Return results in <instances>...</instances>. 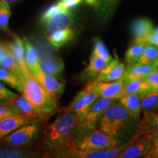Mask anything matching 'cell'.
<instances>
[{"label": "cell", "instance_id": "obj_1", "mask_svg": "<svg viewBox=\"0 0 158 158\" xmlns=\"http://www.w3.org/2000/svg\"><path fill=\"white\" fill-rule=\"evenodd\" d=\"M78 118V114L63 110L45 133L43 145L48 152L47 155L68 157L69 154L76 149Z\"/></svg>", "mask_w": 158, "mask_h": 158}, {"label": "cell", "instance_id": "obj_2", "mask_svg": "<svg viewBox=\"0 0 158 158\" xmlns=\"http://www.w3.org/2000/svg\"><path fill=\"white\" fill-rule=\"evenodd\" d=\"M138 120L116 100L106 108L98 124L106 135L122 142L133 133Z\"/></svg>", "mask_w": 158, "mask_h": 158}, {"label": "cell", "instance_id": "obj_3", "mask_svg": "<svg viewBox=\"0 0 158 158\" xmlns=\"http://www.w3.org/2000/svg\"><path fill=\"white\" fill-rule=\"evenodd\" d=\"M23 94L31 104L39 117L45 118L57 109V100L40 84L31 71L23 72L19 77Z\"/></svg>", "mask_w": 158, "mask_h": 158}, {"label": "cell", "instance_id": "obj_4", "mask_svg": "<svg viewBox=\"0 0 158 158\" xmlns=\"http://www.w3.org/2000/svg\"><path fill=\"white\" fill-rule=\"evenodd\" d=\"M116 100L115 99L100 98L97 99L88 108L84 115L79 117L76 127V139L86 132L96 127L106 108Z\"/></svg>", "mask_w": 158, "mask_h": 158}, {"label": "cell", "instance_id": "obj_5", "mask_svg": "<svg viewBox=\"0 0 158 158\" xmlns=\"http://www.w3.org/2000/svg\"><path fill=\"white\" fill-rule=\"evenodd\" d=\"M121 143L122 142L110 137L97 127L86 132L76 139L77 148L83 150L109 149Z\"/></svg>", "mask_w": 158, "mask_h": 158}, {"label": "cell", "instance_id": "obj_6", "mask_svg": "<svg viewBox=\"0 0 158 158\" xmlns=\"http://www.w3.org/2000/svg\"><path fill=\"white\" fill-rule=\"evenodd\" d=\"M39 131V127L36 123L28 122L3 138L2 144L10 148L25 147L36 139Z\"/></svg>", "mask_w": 158, "mask_h": 158}, {"label": "cell", "instance_id": "obj_7", "mask_svg": "<svg viewBox=\"0 0 158 158\" xmlns=\"http://www.w3.org/2000/svg\"><path fill=\"white\" fill-rule=\"evenodd\" d=\"M87 86L93 89L100 98L118 100L124 94L122 79L111 82H102L94 78L88 83Z\"/></svg>", "mask_w": 158, "mask_h": 158}, {"label": "cell", "instance_id": "obj_8", "mask_svg": "<svg viewBox=\"0 0 158 158\" xmlns=\"http://www.w3.org/2000/svg\"><path fill=\"white\" fill-rule=\"evenodd\" d=\"M98 98V94L95 91L86 85L84 89L76 94L71 103L64 110L75 112L78 114L80 117L84 115L88 108Z\"/></svg>", "mask_w": 158, "mask_h": 158}, {"label": "cell", "instance_id": "obj_9", "mask_svg": "<svg viewBox=\"0 0 158 158\" xmlns=\"http://www.w3.org/2000/svg\"><path fill=\"white\" fill-rule=\"evenodd\" d=\"M73 22V13L70 10L66 9L54 15L42 24L45 27V33L49 35L56 31L70 28Z\"/></svg>", "mask_w": 158, "mask_h": 158}, {"label": "cell", "instance_id": "obj_10", "mask_svg": "<svg viewBox=\"0 0 158 158\" xmlns=\"http://www.w3.org/2000/svg\"><path fill=\"white\" fill-rule=\"evenodd\" d=\"M128 145L121 143L116 147L105 149L83 150L76 148L68 155V157L76 158H113L117 157L118 154Z\"/></svg>", "mask_w": 158, "mask_h": 158}, {"label": "cell", "instance_id": "obj_11", "mask_svg": "<svg viewBox=\"0 0 158 158\" xmlns=\"http://www.w3.org/2000/svg\"><path fill=\"white\" fill-rule=\"evenodd\" d=\"M122 151L118 154V158H135L146 157L153 145L152 140L147 138H140L133 141H130Z\"/></svg>", "mask_w": 158, "mask_h": 158}, {"label": "cell", "instance_id": "obj_12", "mask_svg": "<svg viewBox=\"0 0 158 158\" xmlns=\"http://www.w3.org/2000/svg\"><path fill=\"white\" fill-rule=\"evenodd\" d=\"M125 69L126 67L124 63L120 62L117 57H116L102 69L95 79L102 82H111L122 80Z\"/></svg>", "mask_w": 158, "mask_h": 158}, {"label": "cell", "instance_id": "obj_13", "mask_svg": "<svg viewBox=\"0 0 158 158\" xmlns=\"http://www.w3.org/2000/svg\"><path fill=\"white\" fill-rule=\"evenodd\" d=\"M30 120L21 113L7 116L0 119V140Z\"/></svg>", "mask_w": 158, "mask_h": 158}, {"label": "cell", "instance_id": "obj_14", "mask_svg": "<svg viewBox=\"0 0 158 158\" xmlns=\"http://www.w3.org/2000/svg\"><path fill=\"white\" fill-rule=\"evenodd\" d=\"M153 30L152 23L147 19H136L130 26V31L133 37V43H146L147 37Z\"/></svg>", "mask_w": 158, "mask_h": 158}, {"label": "cell", "instance_id": "obj_15", "mask_svg": "<svg viewBox=\"0 0 158 158\" xmlns=\"http://www.w3.org/2000/svg\"><path fill=\"white\" fill-rule=\"evenodd\" d=\"M47 92L58 99L64 90V84L55 78L54 76L45 73L42 70L34 75Z\"/></svg>", "mask_w": 158, "mask_h": 158}, {"label": "cell", "instance_id": "obj_16", "mask_svg": "<svg viewBox=\"0 0 158 158\" xmlns=\"http://www.w3.org/2000/svg\"><path fill=\"white\" fill-rule=\"evenodd\" d=\"M109 62L105 60L102 57L98 56L92 52L89 58V63L88 66L81 74V79L84 81H92L96 78L102 69Z\"/></svg>", "mask_w": 158, "mask_h": 158}, {"label": "cell", "instance_id": "obj_17", "mask_svg": "<svg viewBox=\"0 0 158 158\" xmlns=\"http://www.w3.org/2000/svg\"><path fill=\"white\" fill-rule=\"evenodd\" d=\"M7 46L10 52L14 57L15 62L19 65L23 72L30 71L25 60V47L23 40L15 35L13 42L7 43Z\"/></svg>", "mask_w": 158, "mask_h": 158}, {"label": "cell", "instance_id": "obj_18", "mask_svg": "<svg viewBox=\"0 0 158 158\" xmlns=\"http://www.w3.org/2000/svg\"><path fill=\"white\" fill-rule=\"evenodd\" d=\"M157 69V66L156 64H138V63L128 64L125 69L122 81H124L133 78H143Z\"/></svg>", "mask_w": 158, "mask_h": 158}, {"label": "cell", "instance_id": "obj_19", "mask_svg": "<svg viewBox=\"0 0 158 158\" xmlns=\"http://www.w3.org/2000/svg\"><path fill=\"white\" fill-rule=\"evenodd\" d=\"M124 91L125 94H135L140 98L153 92L149 84L144 78H133L124 81Z\"/></svg>", "mask_w": 158, "mask_h": 158}, {"label": "cell", "instance_id": "obj_20", "mask_svg": "<svg viewBox=\"0 0 158 158\" xmlns=\"http://www.w3.org/2000/svg\"><path fill=\"white\" fill-rule=\"evenodd\" d=\"M40 64L43 72L51 76L62 74L64 68V62L59 57L50 55L43 56L40 60Z\"/></svg>", "mask_w": 158, "mask_h": 158}, {"label": "cell", "instance_id": "obj_21", "mask_svg": "<svg viewBox=\"0 0 158 158\" xmlns=\"http://www.w3.org/2000/svg\"><path fill=\"white\" fill-rule=\"evenodd\" d=\"M25 47V60L27 66L33 75L40 72L41 68L40 64L39 54L36 48L31 45V43L26 37L23 39Z\"/></svg>", "mask_w": 158, "mask_h": 158}, {"label": "cell", "instance_id": "obj_22", "mask_svg": "<svg viewBox=\"0 0 158 158\" xmlns=\"http://www.w3.org/2000/svg\"><path fill=\"white\" fill-rule=\"evenodd\" d=\"M120 0H98L95 5L97 17L102 22H106L111 18Z\"/></svg>", "mask_w": 158, "mask_h": 158}, {"label": "cell", "instance_id": "obj_23", "mask_svg": "<svg viewBox=\"0 0 158 158\" xmlns=\"http://www.w3.org/2000/svg\"><path fill=\"white\" fill-rule=\"evenodd\" d=\"M118 102L127 109L134 117L140 119L141 113V98L135 94H125L118 99Z\"/></svg>", "mask_w": 158, "mask_h": 158}, {"label": "cell", "instance_id": "obj_24", "mask_svg": "<svg viewBox=\"0 0 158 158\" xmlns=\"http://www.w3.org/2000/svg\"><path fill=\"white\" fill-rule=\"evenodd\" d=\"M75 35L74 31L71 28L56 31L52 34L48 35V40L52 46L56 48L67 44L73 38Z\"/></svg>", "mask_w": 158, "mask_h": 158}, {"label": "cell", "instance_id": "obj_25", "mask_svg": "<svg viewBox=\"0 0 158 158\" xmlns=\"http://www.w3.org/2000/svg\"><path fill=\"white\" fill-rule=\"evenodd\" d=\"M9 102L13 104L19 110L20 113L25 115L29 120L38 116V114L35 111V108H33L31 104L29 102V100L25 98L24 95L20 97L18 96L16 98L11 100Z\"/></svg>", "mask_w": 158, "mask_h": 158}, {"label": "cell", "instance_id": "obj_26", "mask_svg": "<svg viewBox=\"0 0 158 158\" xmlns=\"http://www.w3.org/2000/svg\"><path fill=\"white\" fill-rule=\"evenodd\" d=\"M141 111L143 115L154 114L158 109V92H154L141 98Z\"/></svg>", "mask_w": 158, "mask_h": 158}, {"label": "cell", "instance_id": "obj_27", "mask_svg": "<svg viewBox=\"0 0 158 158\" xmlns=\"http://www.w3.org/2000/svg\"><path fill=\"white\" fill-rule=\"evenodd\" d=\"M158 60V46L150 44L146 45L143 54L136 63L146 64H156Z\"/></svg>", "mask_w": 158, "mask_h": 158}, {"label": "cell", "instance_id": "obj_28", "mask_svg": "<svg viewBox=\"0 0 158 158\" xmlns=\"http://www.w3.org/2000/svg\"><path fill=\"white\" fill-rule=\"evenodd\" d=\"M0 81L6 83L20 92H23L22 85L19 77L2 66H0Z\"/></svg>", "mask_w": 158, "mask_h": 158}, {"label": "cell", "instance_id": "obj_29", "mask_svg": "<svg viewBox=\"0 0 158 158\" xmlns=\"http://www.w3.org/2000/svg\"><path fill=\"white\" fill-rule=\"evenodd\" d=\"M147 43H133L130 45L125 54V62L127 64H133L138 62V60L143 54Z\"/></svg>", "mask_w": 158, "mask_h": 158}, {"label": "cell", "instance_id": "obj_30", "mask_svg": "<svg viewBox=\"0 0 158 158\" xmlns=\"http://www.w3.org/2000/svg\"><path fill=\"white\" fill-rule=\"evenodd\" d=\"M36 154L25 150L16 149V148L0 147V158H27L34 157Z\"/></svg>", "mask_w": 158, "mask_h": 158}, {"label": "cell", "instance_id": "obj_31", "mask_svg": "<svg viewBox=\"0 0 158 158\" xmlns=\"http://www.w3.org/2000/svg\"><path fill=\"white\" fill-rule=\"evenodd\" d=\"M11 16L10 4L0 2V30L9 32V21Z\"/></svg>", "mask_w": 158, "mask_h": 158}, {"label": "cell", "instance_id": "obj_32", "mask_svg": "<svg viewBox=\"0 0 158 158\" xmlns=\"http://www.w3.org/2000/svg\"><path fill=\"white\" fill-rule=\"evenodd\" d=\"M0 66L3 67V68L11 71L12 73L16 75L19 78L23 73V70H21L19 65L15 62L14 57L13 56V55L10 52L9 50L8 53L5 56V58L0 61Z\"/></svg>", "mask_w": 158, "mask_h": 158}, {"label": "cell", "instance_id": "obj_33", "mask_svg": "<svg viewBox=\"0 0 158 158\" xmlns=\"http://www.w3.org/2000/svg\"><path fill=\"white\" fill-rule=\"evenodd\" d=\"M93 53L98 55V56L102 57V59H104L105 60L107 61L108 62H111V61L113 60V58L110 56V53L108 52L106 45H104V43H102L101 40L98 38V37L94 39Z\"/></svg>", "mask_w": 158, "mask_h": 158}, {"label": "cell", "instance_id": "obj_34", "mask_svg": "<svg viewBox=\"0 0 158 158\" xmlns=\"http://www.w3.org/2000/svg\"><path fill=\"white\" fill-rule=\"evenodd\" d=\"M66 10L63 7L62 4H61L60 2L56 4H54V5H51L50 7H48V8L45 10V11L43 13L40 19L41 23H43L45 22L46 21H48V19H50L51 17L54 16V15L57 14V13H59V12L64 10Z\"/></svg>", "mask_w": 158, "mask_h": 158}, {"label": "cell", "instance_id": "obj_35", "mask_svg": "<svg viewBox=\"0 0 158 158\" xmlns=\"http://www.w3.org/2000/svg\"><path fill=\"white\" fill-rule=\"evenodd\" d=\"M18 113H20L19 110L10 102H7L0 104V119L7 116Z\"/></svg>", "mask_w": 158, "mask_h": 158}, {"label": "cell", "instance_id": "obj_36", "mask_svg": "<svg viewBox=\"0 0 158 158\" xmlns=\"http://www.w3.org/2000/svg\"><path fill=\"white\" fill-rule=\"evenodd\" d=\"M19 96L14 92L6 88L2 84L0 83V102H7L14 100Z\"/></svg>", "mask_w": 158, "mask_h": 158}, {"label": "cell", "instance_id": "obj_37", "mask_svg": "<svg viewBox=\"0 0 158 158\" xmlns=\"http://www.w3.org/2000/svg\"><path fill=\"white\" fill-rule=\"evenodd\" d=\"M151 87L152 92H158V69L143 78Z\"/></svg>", "mask_w": 158, "mask_h": 158}, {"label": "cell", "instance_id": "obj_38", "mask_svg": "<svg viewBox=\"0 0 158 158\" xmlns=\"http://www.w3.org/2000/svg\"><path fill=\"white\" fill-rule=\"evenodd\" d=\"M83 0H66V1H60L63 7L65 9L70 10L77 7L79 4L82 2Z\"/></svg>", "mask_w": 158, "mask_h": 158}, {"label": "cell", "instance_id": "obj_39", "mask_svg": "<svg viewBox=\"0 0 158 158\" xmlns=\"http://www.w3.org/2000/svg\"><path fill=\"white\" fill-rule=\"evenodd\" d=\"M147 44H150L155 46H158V34L157 33L152 32L149 35V36L147 37V40H146Z\"/></svg>", "mask_w": 158, "mask_h": 158}, {"label": "cell", "instance_id": "obj_40", "mask_svg": "<svg viewBox=\"0 0 158 158\" xmlns=\"http://www.w3.org/2000/svg\"><path fill=\"white\" fill-rule=\"evenodd\" d=\"M145 157H150V158H158V143H153L152 147L151 149L146 155Z\"/></svg>", "mask_w": 158, "mask_h": 158}, {"label": "cell", "instance_id": "obj_41", "mask_svg": "<svg viewBox=\"0 0 158 158\" xmlns=\"http://www.w3.org/2000/svg\"><path fill=\"white\" fill-rule=\"evenodd\" d=\"M7 53H8V48H7V44L0 43V61L5 58Z\"/></svg>", "mask_w": 158, "mask_h": 158}, {"label": "cell", "instance_id": "obj_42", "mask_svg": "<svg viewBox=\"0 0 158 158\" xmlns=\"http://www.w3.org/2000/svg\"><path fill=\"white\" fill-rule=\"evenodd\" d=\"M85 2L89 5H96L98 0H85Z\"/></svg>", "mask_w": 158, "mask_h": 158}, {"label": "cell", "instance_id": "obj_43", "mask_svg": "<svg viewBox=\"0 0 158 158\" xmlns=\"http://www.w3.org/2000/svg\"><path fill=\"white\" fill-rule=\"evenodd\" d=\"M16 1H18V0H0V2H6V3L10 4Z\"/></svg>", "mask_w": 158, "mask_h": 158}, {"label": "cell", "instance_id": "obj_44", "mask_svg": "<svg viewBox=\"0 0 158 158\" xmlns=\"http://www.w3.org/2000/svg\"><path fill=\"white\" fill-rule=\"evenodd\" d=\"M158 143V135L154 138L153 140V143Z\"/></svg>", "mask_w": 158, "mask_h": 158}, {"label": "cell", "instance_id": "obj_45", "mask_svg": "<svg viewBox=\"0 0 158 158\" xmlns=\"http://www.w3.org/2000/svg\"><path fill=\"white\" fill-rule=\"evenodd\" d=\"M153 31H154V32H155V33H157V34H158V27L156 29H154Z\"/></svg>", "mask_w": 158, "mask_h": 158}, {"label": "cell", "instance_id": "obj_46", "mask_svg": "<svg viewBox=\"0 0 158 158\" xmlns=\"http://www.w3.org/2000/svg\"><path fill=\"white\" fill-rule=\"evenodd\" d=\"M157 68H158V60H157Z\"/></svg>", "mask_w": 158, "mask_h": 158}, {"label": "cell", "instance_id": "obj_47", "mask_svg": "<svg viewBox=\"0 0 158 158\" xmlns=\"http://www.w3.org/2000/svg\"><path fill=\"white\" fill-rule=\"evenodd\" d=\"M60 1H66V0H60Z\"/></svg>", "mask_w": 158, "mask_h": 158}]
</instances>
